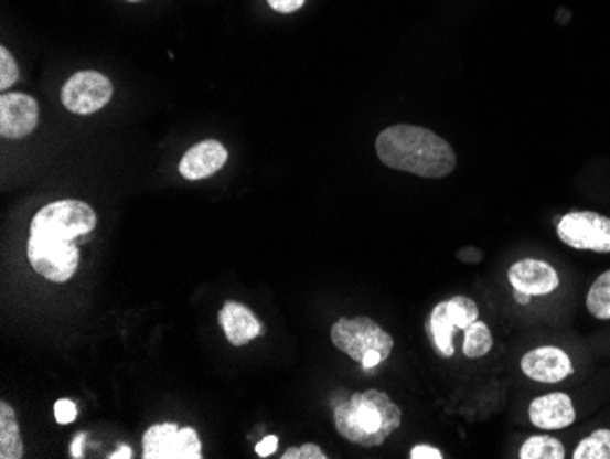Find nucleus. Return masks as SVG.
<instances>
[{"label":"nucleus","instance_id":"nucleus-1","mask_svg":"<svg viewBox=\"0 0 610 459\" xmlns=\"http://www.w3.org/2000/svg\"><path fill=\"white\" fill-rule=\"evenodd\" d=\"M375 149L384 166L415 177L445 178L457 167L451 145L439 134L415 125H395L383 130Z\"/></svg>","mask_w":610,"mask_h":459},{"label":"nucleus","instance_id":"nucleus-2","mask_svg":"<svg viewBox=\"0 0 610 459\" xmlns=\"http://www.w3.org/2000/svg\"><path fill=\"white\" fill-rule=\"evenodd\" d=\"M334 428L342 438L366 449L381 447L403 421V412L381 391L356 392L334 406Z\"/></svg>","mask_w":610,"mask_h":459},{"label":"nucleus","instance_id":"nucleus-3","mask_svg":"<svg viewBox=\"0 0 610 459\" xmlns=\"http://www.w3.org/2000/svg\"><path fill=\"white\" fill-rule=\"evenodd\" d=\"M96 211L79 200L49 203L33 216L30 235L50 241L75 242L96 230Z\"/></svg>","mask_w":610,"mask_h":459},{"label":"nucleus","instance_id":"nucleus-4","mask_svg":"<svg viewBox=\"0 0 610 459\" xmlns=\"http://www.w3.org/2000/svg\"><path fill=\"white\" fill-rule=\"evenodd\" d=\"M331 341L340 352L347 353L353 361L361 363L370 352H378L384 361L392 355L393 337L370 317L339 319L331 328Z\"/></svg>","mask_w":610,"mask_h":459},{"label":"nucleus","instance_id":"nucleus-5","mask_svg":"<svg viewBox=\"0 0 610 459\" xmlns=\"http://www.w3.org/2000/svg\"><path fill=\"white\" fill-rule=\"evenodd\" d=\"M26 257L35 273L52 282H66L79 267V247L75 242L50 241L30 235Z\"/></svg>","mask_w":610,"mask_h":459},{"label":"nucleus","instance_id":"nucleus-6","mask_svg":"<svg viewBox=\"0 0 610 459\" xmlns=\"http://www.w3.org/2000/svg\"><path fill=\"white\" fill-rule=\"evenodd\" d=\"M479 319V308L470 297L457 295L453 299L445 300L431 310L430 328L431 339L442 357H451L453 348V335L457 330H467L472 322Z\"/></svg>","mask_w":610,"mask_h":459},{"label":"nucleus","instance_id":"nucleus-7","mask_svg":"<svg viewBox=\"0 0 610 459\" xmlns=\"http://www.w3.org/2000/svg\"><path fill=\"white\" fill-rule=\"evenodd\" d=\"M557 236L579 252L610 253V218L592 211H574L559 220Z\"/></svg>","mask_w":610,"mask_h":459},{"label":"nucleus","instance_id":"nucleus-8","mask_svg":"<svg viewBox=\"0 0 610 459\" xmlns=\"http://www.w3.org/2000/svg\"><path fill=\"white\" fill-rule=\"evenodd\" d=\"M202 441L194 428L175 423L150 427L143 436V459H202Z\"/></svg>","mask_w":610,"mask_h":459},{"label":"nucleus","instance_id":"nucleus-9","mask_svg":"<svg viewBox=\"0 0 610 459\" xmlns=\"http://www.w3.org/2000/svg\"><path fill=\"white\" fill-rule=\"evenodd\" d=\"M114 96V86L107 75L85 70L72 75L64 83L61 102L69 113L88 116L107 107Z\"/></svg>","mask_w":610,"mask_h":459},{"label":"nucleus","instance_id":"nucleus-10","mask_svg":"<svg viewBox=\"0 0 610 459\" xmlns=\"http://www.w3.org/2000/svg\"><path fill=\"white\" fill-rule=\"evenodd\" d=\"M39 124V105L32 96L11 92L0 97V134L6 139L30 136Z\"/></svg>","mask_w":610,"mask_h":459},{"label":"nucleus","instance_id":"nucleus-11","mask_svg":"<svg viewBox=\"0 0 610 459\" xmlns=\"http://www.w3.org/2000/svg\"><path fill=\"white\" fill-rule=\"evenodd\" d=\"M521 370L526 377L545 385L561 383L574 374L572 361L561 348L542 346L525 353L521 359Z\"/></svg>","mask_w":610,"mask_h":459},{"label":"nucleus","instance_id":"nucleus-12","mask_svg":"<svg viewBox=\"0 0 610 459\" xmlns=\"http://www.w3.org/2000/svg\"><path fill=\"white\" fill-rule=\"evenodd\" d=\"M509 282L512 284L515 291H523L532 297H543V295L556 291L559 286V277L550 264L525 258L510 267Z\"/></svg>","mask_w":610,"mask_h":459},{"label":"nucleus","instance_id":"nucleus-13","mask_svg":"<svg viewBox=\"0 0 610 459\" xmlns=\"http://www.w3.org/2000/svg\"><path fill=\"white\" fill-rule=\"evenodd\" d=\"M228 152L216 139H205L186 150L180 161V174L185 180H203L222 171L227 163Z\"/></svg>","mask_w":610,"mask_h":459},{"label":"nucleus","instance_id":"nucleus-14","mask_svg":"<svg viewBox=\"0 0 610 459\" xmlns=\"http://www.w3.org/2000/svg\"><path fill=\"white\" fill-rule=\"evenodd\" d=\"M528 416L532 425L543 430H559V428L570 427L576 421L572 399L561 392L536 397L531 403Z\"/></svg>","mask_w":610,"mask_h":459},{"label":"nucleus","instance_id":"nucleus-15","mask_svg":"<svg viewBox=\"0 0 610 459\" xmlns=\"http://www.w3.org/2000/svg\"><path fill=\"white\" fill-rule=\"evenodd\" d=\"M218 319L225 335H227V341L233 346H245L264 333V327L256 319L255 313L247 306L234 302V300H227L223 305Z\"/></svg>","mask_w":610,"mask_h":459},{"label":"nucleus","instance_id":"nucleus-16","mask_svg":"<svg viewBox=\"0 0 610 459\" xmlns=\"http://www.w3.org/2000/svg\"><path fill=\"white\" fill-rule=\"evenodd\" d=\"M24 456L15 412L6 401L0 403V458L21 459Z\"/></svg>","mask_w":610,"mask_h":459},{"label":"nucleus","instance_id":"nucleus-17","mask_svg":"<svg viewBox=\"0 0 610 459\" xmlns=\"http://www.w3.org/2000/svg\"><path fill=\"white\" fill-rule=\"evenodd\" d=\"M494 346V337L492 331L483 321H475L464 330V342H462V353L468 359L484 357Z\"/></svg>","mask_w":610,"mask_h":459},{"label":"nucleus","instance_id":"nucleus-18","mask_svg":"<svg viewBox=\"0 0 610 459\" xmlns=\"http://www.w3.org/2000/svg\"><path fill=\"white\" fill-rule=\"evenodd\" d=\"M521 459H565L567 452L561 441L550 436H532L520 450Z\"/></svg>","mask_w":610,"mask_h":459},{"label":"nucleus","instance_id":"nucleus-19","mask_svg":"<svg viewBox=\"0 0 610 459\" xmlns=\"http://www.w3.org/2000/svg\"><path fill=\"white\" fill-rule=\"evenodd\" d=\"M587 310L590 316L609 321L610 319V269L601 277L596 278L589 295H587Z\"/></svg>","mask_w":610,"mask_h":459},{"label":"nucleus","instance_id":"nucleus-20","mask_svg":"<svg viewBox=\"0 0 610 459\" xmlns=\"http://www.w3.org/2000/svg\"><path fill=\"white\" fill-rule=\"evenodd\" d=\"M574 459H610V430L600 428L590 434L589 438L581 439L576 447Z\"/></svg>","mask_w":610,"mask_h":459},{"label":"nucleus","instance_id":"nucleus-21","mask_svg":"<svg viewBox=\"0 0 610 459\" xmlns=\"http://www.w3.org/2000/svg\"><path fill=\"white\" fill-rule=\"evenodd\" d=\"M19 79V66L6 46H0V90H8Z\"/></svg>","mask_w":610,"mask_h":459},{"label":"nucleus","instance_id":"nucleus-22","mask_svg":"<svg viewBox=\"0 0 610 459\" xmlns=\"http://www.w3.org/2000/svg\"><path fill=\"white\" fill-rule=\"evenodd\" d=\"M324 450L320 449L319 445L306 444L303 447H292L287 449L286 455L281 459H325Z\"/></svg>","mask_w":610,"mask_h":459},{"label":"nucleus","instance_id":"nucleus-23","mask_svg":"<svg viewBox=\"0 0 610 459\" xmlns=\"http://www.w3.org/2000/svg\"><path fill=\"white\" fill-rule=\"evenodd\" d=\"M54 414L58 425H69L77 417V406L74 401L58 399L54 405Z\"/></svg>","mask_w":610,"mask_h":459},{"label":"nucleus","instance_id":"nucleus-24","mask_svg":"<svg viewBox=\"0 0 610 459\" xmlns=\"http://www.w3.org/2000/svg\"><path fill=\"white\" fill-rule=\"evenodd\" d=\"M409 458L411 459H442L441 450L436 449V447H430V445H417L409 452Z\"/></svg>","mask_w":610,"mask_h":459},{"label":"nucleus","instance_id":"nucleus-25","mask_svg":"<svg viewBox=\"0 0 610 459\" xmlns=\"http://www.w3.org/2000/svg\"><path fill=\"white\" fill-rule=\"evenodd\" d=\"M267 2L272 10L280 11V13H292L306 4V0H267Z\"/></svg>","mask_w":610,"mask_h":459},{"label":"nucleus","instance_id":"nucleus-26","mask_svg":"<svg viewBox=\"0 0 610 459\" xmlns=\"http://www.w3.org/2000/svg\"><path fill=\"white\" fill-rule=\"evenodd\" d=\"M278 449V438L277 436H267V438L261 439L260 444L256 445V455L260 458H267L271 456L272 452H277Z\"/></svg>","mask_w":610,"mask_h":459},{"label":"nucleus","instance_id":"nucleus-27","mask_svg":"<svg viewBox=\"0 0 610 459\" xmlns=\"http://www.w3.org/2000/svg\"><path fill=\"white\" fill-rule=\"evenodd\" d=\"M88 438V434L79 433L75 436L74 441H72V447H69V452H72V458L81 459L85 455V439Z\"/></svg>","mask_w":610,"mask_h":459},{"label":"nucleus","instance_id":"nucleus-28","mask_svg":"<svg viewBox=\"0 0 610 459\" xmlns=\"http://www.w3.org/2000/svg\"><path fill=\"white\" fill-rule=\"evenodd\" d=\"M457 257L464 260V263H479V260L483 258V253L478 252V249H472V247H468V249H461V253H459Z\"/></svg>","mask_w":610,"mask_h":459},{"label":"nucleus","instance_id":"nucleus-29","mask_svg":"<svg viewBox=\"0 0 610 459\" xmlns=\"http://www.w3.org/2000/svg\"><path fill=\"white\" fill-rule=\"evenodd\" d=\"M110 459H130L132 458V449L128 447V445H121L119 449L116 450V452H111L110 456H108Z\"/></svg>","mask_w":610,"mask_h":459},{"label":"nucleus","instance_id":"nucleus-30","mask_svg":"<svg viewBox=\"0 0 610 459\" xmlns=\"http://www.w3.org/2000/svg\"><path fill=\"white\" fill-rule=\"evenodd\" d=\"M531 299L532 295L523 293V291H515V302H517V305H528Z\"/></svg>","mask_w":610,"mask_h":459},{"label":"nucleus","instance_id":"nucleus-31","mask_svg":"<svg viewBox=\"0 0 610 459\" xmlns=\"http://www.w3.org/2000/svg\"><path fill=\"white\" fill-rule=\"evenodd\" d=\"M128 2H139V0H128Z\"/></svg>","mask_w":610,"mask_h":459}]
</instances>
